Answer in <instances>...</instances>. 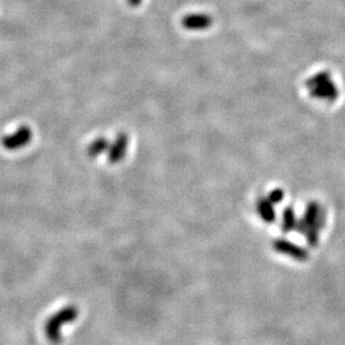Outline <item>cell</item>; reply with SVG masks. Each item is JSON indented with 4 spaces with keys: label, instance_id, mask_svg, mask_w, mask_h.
<instances>
[{
    "label": "cell",
    "instance_id": "6da1fadb",
    "mask_svg": "<svg viewBox=\"0 0 345 345\" xmlns=\"http://www.w3.org/2000/svg\"><path fill=\"white\" fill-rule=\"evenodd\" d=\"M77 315L78 311L75 306H67L49 317L45 324V333L48 340L53 343L60 342L61 328L66 324L73 323Z\"/></svg>",
    "mask_w": 345,
    "mask_h": 345
},
{
    "label": "cell",
    "instance_id": "7a4b0ae2",
    "mask_svg": "<svg viewBox=\"0 0 345 345\" xmlns=\"http://www.w3.org/2000/svg\"><path fill=\"white\" fill-rule=\"evenodd\" d=\"M33 133L28 126H21L12 134L6 135L3 139V145L9 151L19 150L32 141Z\"/></svg>",
    "mask_w": 345,
    "mask_h": 345
},
{
    "label": "cell",
    "instance_id": "3957f363",
    "mask_svg": "<svg viewBox=\"0 0 345 345\" xmlns=\"http://www.w3.org/2000/svg\"><path fill=\"white\" fill-rule=\"evenodd\" d=\"M128 146V137L126 133H119L113 144L109 149V161L111 163H119L124 159Z\"/></svg>",
    "mask_w": 345,
    "mask_h": 345
},
{
    "label": "cell",
    "instance_id": "277c9868",
    "mask_svg": "<svg viewBox=\"0 0 345 345\" xmlns=\"http://www.w3.org/2000/svg\"><path fill=\"white\" fill-rule=\"evenodd\" d=\"M110 142L105 138H97L88 146V156L90 158H96L104 152H109Z\"/></svg>",
    "mask_w": 345,
    "mask_h": 345
},
{
    "label": "cell",
    "instance_id": "5b68a950",
    "mask_svg": "<svg viewBox=\"0 0 345 345\" xmlns=\"http://www.w3.org/2000/svg\"><path fill=\"white\" fill-rule=\"evenodd\" d=\"M182 24L184 27H187L189 29H198L205 27L206 25H208V19L207 17L203 16H198V15H191L184 18L182 20Z\"/></svg>",
    "mask_w": 345,
    "mask_h": 345
},
{
    "label": "cell",
    "instance_id": "8992f818",
    "mask_svg": "<svg viewBox=\"0 0 345 345\" xmlns=\"http://www.w3.org/2000/svg\"><path fill=\"white\" fill-rule=\"evenodd\" d=\"M142 2H143V0H127L128 5H130L131 7H134V8L138 7V6H140Z\"/></svg>",
    "mask_w": 345,
    "mask_h": 345
}]
</instances>
